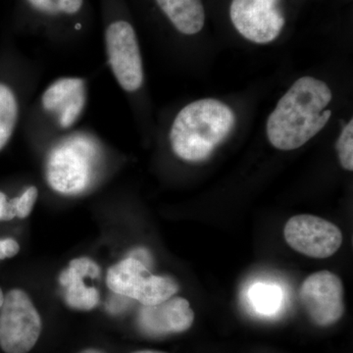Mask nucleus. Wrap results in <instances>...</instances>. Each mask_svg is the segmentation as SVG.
Segmentation results:
<instances>
[{
  "instance_id": "nucleus-1",
  "label": "nucleus",
  "mask_w": 353,
  "mask_h": 353,
  "mask_svg": "<svg viewBox=\"0 0 353 353\" xmlns=\"http://www.w3.org/2000/svg\"><path fill=\"white\" fill-rule=\"evenodd\" d=\"M333 99L328 85L313 77L299 79L267 121V137L274 148L290 152L305 145L328 124Z\"/></svg>"
},
{
  "instance_id": "nucleus-2",
  "label": "nucleus",
  "mask_w": 353,
  "mask_h": 353,
  "mask_svg": "<svg viewBox=\"0 0 353 353\" xmlns=\"http://www.w3.org/2000/svg\"><path fill=\"white\" fill-rule=\"evenodd\" d=\"M234 123V111L224 102L213 99L192 102L172 125V150L185 161H204L230 136Z\"/></svg>"
},
{
  "instance_id": "nucleus-3",
  "label": "nucleus",
  "mask_w": 353,
  "mask_h": 353,
  "mask_svg": "<svg viewBox=\"0 0 353 353\" xmlns=\"http://www.w3.org/2000/svg\"><path fill=\"white\" fill-rule=\"evenodd\" d=\"M97 146L83 137H74L57 146L48 157L46 179L60 194H79L87 189L94 175Z\"/></svg>"
},
{
  "instance_id": "nucleus-4",
  "label": "nucleus",
  "mask_w": 353,
  "mask_h": 353,
  "mask_svg": "<svg viewBox=\"0 0 353 353\" xmlns=\"http://www.w3.org/2000/svg\"><path fill=\"white\" fill-rule=\"evenodd\" d=\"M41 316L27 292L9 290L0 307V347L6 353H28L41 336Z\"/></svg>"
},
{
  "instance_id": "nucleus-5",
  "label": "nucleus",
  "mask_w": 353,
  "mask_h": 353,
  "mask_svg": "<svg viewBox=\"0 0 353 353\" xmlns=\"http://www.w3.org/2000/svg\"><path fill=\"white\" fill-rule=\"evenodd\" d=\"M109 290L119 296L136 299L143 305H155L175 296L179 285L173 279L152 275L145 264L129 257L109 268Z\"/></svg>"
},
{
  "instance_id": "nucleus-6",
  "label": "nucleus",
  "mask_w": 353,
  "mask_h": 353,
  "mask_svg": "<svg viewBox=\"0 0 353 353\" xmlns=\"http://www.w3.org/2000/svg\"><path fill=\"white\" fill-rule=\"evenodd\" d=\"M232 24L243 38L252 43H272L285 25L282 0H232Z\"/></svg>"
},
{
  "instance_id": "nucleus-7",
  "label": "nucleus",
  "mask_w": 353,
  "mask_h": 353,
  "mask_svg": "<svg viewBox=\"0 0 353 353\" xmlns=\"http://www.w3.org/2000/svg\"><path fill=\"white\" fill-rule=\"evenodd\" d=\"M109 63L116 80L126 92H136L143 85V68L138 39L126 21H117L105 32Z\"/></svg>"
},
{
  "instance_id": "nucleus-8",
  "label": "nucleus",
  "mask_w": 353,
  "mask_h": 353,
  "mask_svg": "<svg viewBox=\"0 0 353 353\" xmlns=\"http://www.w3.org/2000/svg\"><path fill=\"white\" fill-rule=\"evenodd\" d=\"M284 236L292 250L312 259H328L343 243V234L336 225L313 215L290 218L285 224Z\"/></svg>"
},
{
  "instance_id": "nucleus-9",
  "label": "nucleus",
  "mask_w": 353,
  "mask_h": 353,
  "mask_svg": "<svg viewBox=\"0 0 353 353\" xmlns=\"http://www.w3.org/2000/svg\"><path fill=\"white\" fill-rule=\"evenodd\" d=\"M299 299L311 321L318 326H331L345 312L343 283L330 271L308 276L299 289Z\"/></svg>"
},
{
  "instance_id": "nucleus-10",
  "label": "nucleus",
  "mask_w": 353,
  "mask_h": 353,
  "mask_svg": "<svg viewBox=\"0 0 353 353\" xmlns=\"http://www.w3.org/2000/svg\"><path fill=\"white\" fill-rule=\"evenodd\" d=\"M194 321V312L189 301L180 296H172L155 305H143L138 317L141 331L155 338L183 333Z\"/></svg>"
},
{
  "instance_id": "nucleus-11",
  "label": "nucleus",
  "mask_w": 353,
  "mask_h": 353,
  "mask_svg": "<svg viewBox=\"0 0 353 353\" xmlns=\"http://www.w3.org/2000/svg\"><path fill=\"white\" fill-rule=\"evenodd\" d=\"M41 101L46 111L57 116L60 126H72L85 106V83L81 79H59L46 88Z\"/></svg>"
},
{
  "instance_id": "nucleus-12",
  "label": "nucleus",
  "mask_w": 353,
  "mask_h": 353,
  "mask_svg": "<svg viewBox=\"0 0 353 353\" xmlns=\"http://www.w3.org/2000/svg\"><path fill=\"white\" fill-rule=\"evenodd\" d=\"M99 265L90 259H77L59 276V282L65 289V301L70 307L77 310H92L99 301L95 288L87 287L83 278H97Z\"/></svg>"
},
{
  "instance_id": "nucleus-13",
  "label": "nucleus",
  "mask_w": 353,
  "mask_h": 353,
  "mask_svg": "<svg viewBox=\"0 0 353 353\" xmlns=\"http://www.w3.org/2000/svg\"><path fill=\"white\" fill-rule=\"evenodd\" d=\"M157 3L174 27L183 34H199L205 25L202 0H157Z\"/></svg>"
},
{
  "instance_id": "nucleus-14",
  "label": "nucleus",
  "mask_w": 353,
  "mask_h": 353,
  "mask_svg": "<svg viewBox=\"0 0 353 353\" xmlns=\"http://www.w3.org/2000/svg\"><path fill=\"white\" fill-rule=\"evenodd\" d=\"M18 118V104L12 90L0 83V150L12 136Z\"/></svg>"
},
{
  "instance_id": "nucleus-15",
  "label": "nucleus",
  "mask_w": 353,
  "mask_h": 353,
  "mask_svg": "<svg viewBox=\"0 0 353 353\" xmlns=\"http://www.w3.org/2000/svg\"><path fill=\"white\" fill-rule=\"evenodd\" d=\"M253 308L262 315L270 316L278 312L282 303V292L277 285L256 284L250 290Z\"/></svg>"
},
{
  "instance_id": "nucleus-16",
  "label": "nucleus",
  "mask_w": 353,
  "mask_h": 353,
  "mask_svg": "<svg viewBox=\"0 0 353 353\" xmlns=\"http://www.w3.org/2000/svg\"><path fill=\"white\" fill-rule=\"evenodd\" d=\"M339 160L345 170L353 171V120H350L341 131L336 143Z\"/></svg>"
},
{
  "instance_id": "nucleus-17",
  "label": "nucleus",
  "mask_w": 353,
  "mask_h": 353,
  "mask_svg": "<svg viewBox=\"0 0 353 353\" xmlns=\"http://www.w3.org/2000/svg\"><path fill=\"white\" fill-rule=\"evenodd\" d=\"M83 0H29L32 7L48 14H75L82 8Z\"/></svg>"
},
{
  "instance_id": "nucleus-18",
  "label": "nucleus",
  "mask_w": 353,
  "mask_h": 353,
  "mask_svg": "<svg viewBox=\"0 0 353 353\" xmlns=\"http://www.w3.org/2000/svg\"><path fill=\"white\" fill-rule=\"evenodd\" d=\"M38 196V189L36 187H30L20 196L11 199V208L15 218L24 219L31 214Z\"/></svg>"
},
{
  "instance_id": "nucleus-19",
  "label": "nucleus",
  "mask_w": 353,
  "mask_h": 353,
  "mask_svg": "<svg viewBox=\"0 0 353 353\" xmlns=\"http://www.w3.org/2000/svg\"><path fill=\"white\" fill-rule=\"evenodd\" d=\"M20 252V245L13 239L0 240V261L15 256Z\"/></svg>"
},
{
  "instance_id": "nucleus-20",
  "label": "nucleus",
  "mask_w": 353,
  "mask_h": 353,
  "mask_svg": "<svg viewBox=\"0 0 353 353\" xmlns=\"http://www.w3.org/2000/svg\"><path fill=\"white\" fill-rule=\"evenodd\" d=\"M12 208L10 201H7V197L3 192H0V221H10L14 219Z\"/></svg>"
},
{
  "instance_id": "nucleus-21",
  "label": "nucleus",
  "mask_w": 353,
  "mask_h": 353,
  "mask_svg": "<svg viewBox=\"0 0 353 353\" xmlns=\"http://www.w3.org/2000/svg\"><path fill=\"white\" fill-rule=\"evenodd\" d=\"M80 353H106L102 352L101 350H97V348H87V350H83Z\"/></svg>"
},
{
  "instance_id": "nucleus-22",
  "label": "nucleus",
  "mask_w": 353,
  "mask_h": 353,
  "mask_svg": "<svg viewBox=\"0 0 353 353\" xmlns=\"http://www.w3.org/2000/svg\"><path fill=\"white\" fill-rule=\"evenodd\" d=\"M132 353H164L161 352H155V350H139V352Z\"/></svg>"
},
{
  "instance_id": "nucleus-23",
  "label": "nucleus",
  "mask_w": 353,
  "mask_h": 353,
  "mask_svg": "<svg viewBox=\"0 0 353 353\" xmlns=\"http://www.w3.org/2000/svg\"><path fill=\"white\" fill-rule=\"evenodd\" d=\"M3 301H4L3 292H2L1 288H0V307H1L2 303H3Z\"/></svg>"
}]
</instances>
